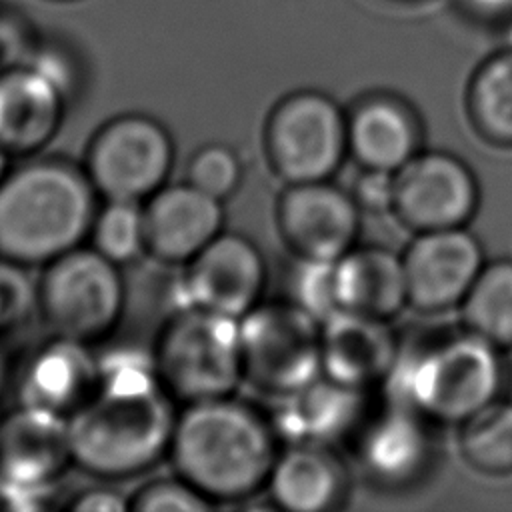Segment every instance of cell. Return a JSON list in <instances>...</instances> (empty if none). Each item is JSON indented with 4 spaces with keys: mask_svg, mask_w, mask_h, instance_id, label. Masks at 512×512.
<instances>
[{
    "mask_svg": "<svg viewBox=\"0 0 512 512\" xmlns=\"http://www.w3.org/2000/svg\"><path fill=\"white\" fill-rule=\"evenodd\" d=\"M72 464L68 418L20 402L0 414V508H46Z\"/></svg>",
    "mask_w": 512,
    "mask_h": 512,
    "instance_id": "10",
    "label": "cell"
},
{
    "mask_svg": "<svg viewBox=\"0 0 512 512\" xmlns=\"http://www.w3.org/2000/svg\"><path fill=\"white\" fill-rule=\"evenodd\" d=\"M68 94L40 68L0 70V148L10 158L38 156L60 132Z\"/></svg>",
    "mask_w": 512,
    "mask_h": 512,
    "instance_id": "17",
    "label": "cell"
},
{
    "mask_svg": "<svg viewBox=\"0 0 512 512\" xmlns=\"http://www.w3.org/2000/svg\"><path fill=\"white\" fill-rule=\"evenodd\" d=\"M128 500L132 512H204L216 506L176 474L142 484Z\"/></svg>",
    "mask_w": 512,
    "mask_h": 512,
    "instance_id": "30",
    "label": "cell"
},
{
    "mask_svg": "<svg viewBox=\"0 0 512 512\" xmlns=\"http://www.w3.org/2000/svg\"><path fill=\"white\" fill-rule=\"evenodd\" d=\"M334 264L336 260L294 256L284 274V300L292 302L320 324L340 312Z\"/></svg>",
    "mask_w": 512,
    "mask_h": 512,
    "instance_id": "28",
    "label": "cell"
},
{
    "mask_svg": "<svg viewBox=\"0 0 512 512\" xmlns=\"http://www.w3.org/2000/svg\"><path fill=\"white\" fill-rule=\"evenodd\" d=\"M348 154L360 168L396 174L422 150L416 112L398 96L370 94L346 112Z\"/></svg>",
    "mask_w": 512,
    "mask_h": 512,
    "instance_id": "21",
    "label": "cell"
},
{
    "mask_svg": "<svg viewBox=\"0 0 512 512\" xmlns=\"http://www.w3.org/2000/svg\"><path fill=\"white\" fill-rule=\"evenodd\" d=\"M186 182L224 202L242 182V162L226 144H204L188 160Z\"/></svg>",
    "mask_w": 512,
    "mask_h": 512,
    "instance_id": "29",
    "label": "cell"
},
{
    "mask_svg": "<svg viewBox=\"0 0 512 512\" xmlns=\"http://www.w3.org/2000/svg\"><path fill=\"white\" fill-rule=\"evenodd\" d=\"M124 306L120 266L92 246H76L42 266L36 314L54 336L94 344L118 326Z\"/></svg>",
    "mask_w": 512,
    "mask_h": 512,
    "instance_id": "6",
    "label": "cell"
},
{
    "mask_svg": "<svg viewBox=\"0 0 512 512\" xmlns=\"http://www.w3.org/2000/svg\"><path fill=\"white\" fill-rule=\"evenodd\" d=\"M460 310L464 328L502 350L512 348V260L486 262Z\"/></svg>",
    "mask_w": 512,
    "mask_h": 512,
    "instance_id": "25",
    "label": "cell"
},
{
    "mask_svg": "<svg viewBox=\"0 0 512 512\" xmlns=\"http://www.w3.org/2000/svg\"><path fill=\"white\" fill-rule=\"evenodd\" d=\"M362 212H392L394 206V174L384 170L360 168L350 190Z\"/></svg>",
    "mask_w": 512,
    "mask_h": 512,
    "instance_id": "32",
    "label": "cell"
},
{
    "mask_svg": "<svg viewBox=\"0 0 512 512\" xmlns=\"http://www.w3.org/2000/svg\"><path fill=\"white\" fill-rule=\"evenodd\" d=\"M150 354L164 390L182 404L230 396L244 382L238 318L226 314L176 308Z\"/></svg>",
    "mask_w": 512,
    "mask_h": 512,
    "instance_id": "5",
    "label": "cell"
},
{
    "mask_svg": "<svg viewBox=\"0 0 512 512\" xmlns=\"http://www.w3.org/2000/svg\"><path fill=\"white\" fill-rule=\"evenodd\" d=\"M244 382L274 398L322 376L320 322L288 300L260 302L238 318Z\"/></svg>",
    "mask_w": 512,
    "mask_h": 512,
    "instance_id": "9",
    "label": "cell"
},
{
    "mask_svg": "<svg viewBox=\"0 0 512 512\" xmlns=\"http://www.w3.org/2000/svg\"><path fill=\"white\" fill-rule=\"evenodd\" d=\"M432 428L434 424L412 408L384 400L352 436L362 474L382 488L418 482L434 458Z\"/></svg>",
    "mask_w": 512,
    "mask_h": 512,
    "instance_id": "15",
    "label": "cell"
},
{
    "mask_svg": "<svg viewBox=\"0 0 512 512\" xmlns=\"http://www.w3.org/2000/svg\"><path fill=\"white\" fill-rule=\"evenodd\" d=\"M272 504L286 512H330L342 504L348 474L334 446L286 444L266 482Z\"/></svg>",
    "mask_w": 512,
    "mask_h": 512,
    "instance_id": "22",
    "label": "cell"
},
{
    "mask_svg": "<svg viewBox=\"0 0 512 512\" xmlns=\"http://www.w3.org/2000/svg\"><path fill=\"white\" fill-rule=\"evenodd\" d=\"M474 130L494 146H512V46L488 56L472 74L466 96Z\"/></svg>",
    "mask_w": 512,
    "mask_h": 512,
    "instance_id": "24",
    "label": "cell"
},
{
    "mask_svg": "<svg viewBox=\"0 0 512 512\" xmlns=\"http://www.w3.org/2000/svg\"><path fill=\"white\" fill-rule=\"evenodd\" d=\"M52 2H74V0H52Z\"/></svg>",
    "mask_w": 512,
    "mask_h": 512,
    "instance_id": "37",
    "label": "cell"
},
{
    "mask_svg": "<svg viewBox=\"0 0 512 512\" xmlns=\"http://www.w3.org/2000/svg\"><path fill=\"white\" fill-rule=\"evenodd\" d=\"M18 372V368H12V360H10V354L4 352L2 348V340H0V394L2 390L6 388V384H10L12 380V374Z\"/></svg>",
    "mask_w": 512,
    "mask_h": 512,
    "instance_id": "35",
    "label": "cell"
},
{
    "mask_svg": "<svg viewBox=\"0 0 512 512\" xmlns=\"http://www.w3.org/2000/svg\"><path fill=\"white\" fill-rule=\"evenodd\" d=\"M402 338L390 320L340 310L320 324L322 374L342 384L370 390L384 384Z\"/></svg>",
    "mask_w": 512,
    "mask_h": 512,
    "instance_id": "20",
    "label": "cell"
},
{
    "mask_svg": "<svg viewBox=\"0 0 512 512\" xmlns=\"http://www.w3.org/2000/svg\"><path fill=\"white\" fill-rule=\"evenodd\" d=\"M88 238L94 250L118 266L146 254L142 204L108 200L98 208Z\"/></svg>",
    "mask_w": 512,
    "mask_h": 512,
    "instance_id": "27",
    "label": "cell"
},
{
    "mask_svg": "<svg viewBox=\"0 0 512 512\" xmlns=\"http://www.w3.org/2000/svg\"><path fill=\"white\" fill-rule=\"evenodd\" d=\"M408 306L424 314L460 306L486 264L484 248L466 226L416 232L402 252Z\"/></svg>",
    "mask_w": 512,
    "mask_h": 512,
    "instance_id": "13",
    "label": "cell"
},
{
    "mask_svg": "<svg viewBox=\"0 0 512 512\" xmlns=\"http://www.w3.org/2000/svg\"><path fill=\"white\" fill-rule=\"evenodd\" d=\"M28 268L0 260V340L12 336L36 312V282Z\"/></svg>",
    "mask_w": 512,
    "mask_h": 512,
    "instance_id": "31",
    "label": "cell"
},
{
    "mask_svg": "<svg viewBox=\"0 0 512 512\" xmlns=\"http://www.w3.org/2000/svg\"><path fill=\"white\" fill-rule=\"evenodd\" d=\"M64 508L70 512H124L130 510V500L110 486H92L74 494Z\"/></svg>",
    "mask_w": 512,
    "mask_h": 512,
    "instance_id": "33",
    "label": "cell"
},
{
    "mask_svg": "<svg viewBox=\"0 0 512 512\" xmlns=\"http://www.w3.org/2000/svg\"><path fill=\"white\" fill-rule=\"evenodd\" d=\"M174 156L172 134L158 118L124 112L94 130L80 164L106 202L142 204L166 186Z\"/></svg>",
    "mask_w": 512,
    "mask_h": 512,
    "instance_id": "7",
    "label": "cell"
},
{
    "mask_svg": "<svg viewBox=\"0 0 512 512\" xmlns=\"http://www.w3.org/2000/svg\"><path fill=\"white\" fill-rule=\"evenodd\" d=\"M98 354L92 344L50 334L16 372L20 404L36 406L70 418L94 392Z\"/></svg>",
    "mask_w": 512,
    "mask_h": 512,
    "instance_id": "19",
    "label": "cell"
},
{
    "mask_svg": "<svg viewBox=\"0 0 512 512\" xmlns=\"http://www.w3.org/2000/svg\"><path fill=\"white\" fill-rule=\"evenodd\" d=\"M146 254L160 264L184 266L224 228L222 200L196 186L166 184L142 202Z\"/></svg>",
    "mask_w": 512,
    "mask_h": 512,
    "instance_id": "16",
    "label": "cell"
},
{
    "mask_svg": "<svg viewBox=\"0 0 512 512\" xmlns=\"http://www.w3.org/2000/svg\"><path fill=\"white\" fill-rule=\"evenodd\" d=\"M280 452L272 422L234 394L184 404L168 460L174 474L214 504L242 502L266 488Z\"/></svg>",
    "mask_w": 512,
    "mask_h": 512,
    "instance_id": "2",
    "label": "cell"
},
{
    "mask_svg": "<svg viewBox=\"0 0 512 512\" xmlns=\"http://www.w3.org/2000/svg\"><path fill=\"white\" fill-rule=\"evenodd\" d=\"M264 150L286 184L330 180L348 156L346 112L326 92L294 90L270 110Z\"/></svg>",
    "mask_w": 512,
    "mask_h": 512,
    "instance_id": "8",
    "label": "cell"
},
{
    "mask_svg": "<svg viewBox=\"0 0 512 512\" xmlns=\"http://www.w3.org/2000/svg\"><path fill=\"white\" fill-rule=\"evenodd\" d=\"M340 310L392 320L408 306L402 254L386 246H354L334 264Z\"/></svg>",
    "mask_w": 512,
    "mask_h": 512,
    "instance_id": "23",
    "label": "cell"
},
{
    "mask_svg": "<svg viewBox=\"0 0 512 512\" xmlns=\"http://www.w3.org/2000/svg\"><path fill=\"white\" fill-rule=\"evenodd\" d=\"M360 214L350 190L330 180L286 184L276 220L294 256L338 260L358 244Z\"/></svg>",
    "mask_w": 512,
    "mask_h": 512,
    "instance_id": "14",
    "label": "cell"
},
{
    "mask_svg": "<svg viewBox=\"0 0 512 512\" xmlns=\"http://www.w3.org/2000/svg\"><path fill=\"white\" fill-rule=\"evenodd\" d=\"M466 2L486 14H498L512 8V0H466Z\"/></svg>",
    "mask_w": 512,
    "mask_h": 512,
    "instance_id": "34",
    "label": "cell"
},
{
    "mask_svg": "<svg viewBox=\"0 0 512 512\" xmlns=\"http://www.w3.org/2000/svg\"><path fill=\"white\" fill-rule=\"evenodd\" d=\"M268 268L262 250L244 234L220 232L184 264L176 308H204L242 318L262 302Z\"/></svg>",
    "mask_w": 512,
    "mask_h": 512,
    "instance_id": "12",
    "label": "cell"
},
{
    "mask_svg": "<svg viewBox=\"0 0 512 512\" xmlns=\"http://www.w3.org/2000/svg\"><path fill=\"white\" fill-rule=\"evenodd\" d=\"M150 352L116 348L98 356L92 396L68 418L74 464L100 480L140 476L168 456L176 408Z\"/></svg>",
    "mask_w": 512,
    "mask_h": 512,
    "instance_id": "1",
    "label": "cell"
},
{
    "mask_svg": "<svg viewBox=\"0 0 512 512\" xmlns=\"http://www.w3.org/2000/svg\"><path fill=\"white\" fill-rule=\"evenodd\" d=\"M82 164L32 156L0 182V260L46 266L88 238L96 206Z\"/></svg>",
    "mask_w": 512,
    "mask_h": 512,
    "instance_id": "3",
    "label": "cell"
},
{
    "mask_svg": "<svg viewBox=\"0 0 512 512\" xmlns=\"http://www.w3.org/2000/svg\"><path fill=\"white\" fill-rule=\"evenodd\" d=\"M368 392L322 374L304 388L278 396L268 418L284 444L334 446L352 438L368 416Z\"/></svg>",
    "mask_w": 512,
    "mask_h": 512,
    "instance_id": "18",
    "label": "cell"
},
{
    "mask_svg": "<svg viewBox=\"0 0 512 512\" xmlns=\"http://www.w3.org/2000/svg\"><path fill=\"white\" fill-rule=\"evenodd\" d=\"M8 170H10V156L0 148V182L4 180Z\"/></svg>",
    "mask_w": 512,
    "mask_h": 512,
    "instance_id": "36",
    "label": "cell"
},
{
    "mask_svg": "<svg viewBox=\"0 0 512 512\" xmlns=\"http://www.w3.org/2000/svg\"><path fill=\"white\" fill-rule=\"evenodd\" d=\"M464 460L484 474L512 472V402L498 398L460 424Z\"/></svg>",
    "mask_w": 512,
    "mask_h": 512,
    "instance_id": "26",
    "label": "cell"
},
{
    "mask_svg": "<svg viewBox=\"0 0 512 512\" xmlns=\"http://www.w3.org/2000/svg\"><path fill=\"white\" fill-rule=\"evenodd\" d=\"M504 350L468 328L400 342L384 380L386 400L432 424L460 426L506 388Z\"/></svg>",
    "mask_w": 512,
    "mask_h": 512,
    "instance_id": "4",
    "label": "cell"
},
{
    "mask_svg": "<svg viewBox=\"0 0 512 512\" xmlns=\"http://www.w3.org/2000/svg\"><path fill=\"white\" fill-rule=\"evenodd\" d=\"M478 202L472 168L452 152L420 150L394 174L392 212L414 232L466 226Z\"/></svg>",
    "mask_w": 512,
    "mask_h": 512,
    "instance_id": "11",
    "label": "cell"
}]
</instances>
